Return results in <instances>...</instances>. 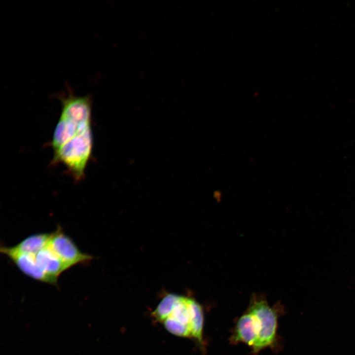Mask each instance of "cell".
Returning <instances> with one entry per match:
<instances>
[{"label":"cell","mask_w":355,"mask_h":355,"mask_svg":"<svg viewBox=\"0 0 355 355\" xmlns=\"http://www.w3.org/2000/svg\"><path fill=\"white\" fill-rule=\"evenodd\" d=\"M61 104L51 140L53 161L64 166L75 180L82 179L92 153V99L79 96L69 86L58 95Z\"/></svg>","instance_id":"1"},{"label":"cell","mask_w":355,"mask_h":355,"mask_svg":"<svg viewBox=\"0 0 355 355\" xmlns=\"http://www.w3.org/2000/svg\"><path fill=\"white\" fill-rule=\"evenodd\" d=\"M152 315L172 334L193 338L200 345H203V310L194 299L168 294L162 298Z\"/></svg>","instance_id":"2"},{"label":"cell","mask_w":355,"mask_h":355,"mask_svg":"<svg viewBox=\"0 0 355 355\" xmlns=\"http://www.w3.org/2000/svg\"><path fill=\"white\" fill-rule=\"evenodd\" d=\"M277 307H271L264 296L254 294L248 311L256 318L259 328L258 339L252 348L257 353L267 347H272L276 341L278 314Z\"/></svg>","instance_id":"3"},{"label":"cell","mask_w":355,"mask_h":355,"mask_svg":"<svg viewBox=\"0 0 355 355\" xmlns=\"http://www.w3.org/2000/svg\"><path fill=\"white\" fill-rule=\"evenodd\" d=\"M47 246L70 268L76 264H86L93 258L91 255L81 252L60 226L52 233Z\"/></svg>","instance_id":"4"},{"label":"cell","mask_w":355,"mask_h":355,"mask_svg":"<svg viewBox=\"0 0 355 355\" xmlns=\"http://www.w3.org/2000/svg\"><path fill=\"white\" fill-rule=\"evenodd\" d=\"M259 332L256 317L248 310L238 319L230 340L233 343H244L252 348L258 339Z\"/></svg>","instance_id":"5"},{"label":"cell","mask_w":355,"mask_h":355,"mask_svg":"<svg viewBox=\"0 0 355 355\" xmlns=\"http://www.w3.org/2000/svg\"><path fill=\"white\" fill-rule=\"evenodd\" d=\"M51 233H37L31 235L11 247H1L0 252L7 257L14 254H28L36 255L48 244Z\"/></svg>","instance_id":"6"},{"label":"cell","mask_w":355,"mask_h":355,"mask_svg":"<svg viewBox=\"0 0 355 355\" xmlns=\"http://www.w3.org/2000/svg\"><path fill=\"white\" fill-rule=\"evenodd\" d=\"M8 257L26 276L36 281L57 285L58 280L48 276L41 269L36 262V255L18 254L10 255Z\"/></svg>","instance_id":"7"},{"label":"cell","mask_w":355,"mask_h":355,"mask_svg":"<svg viewBox=\"0 0 355 355\" xmlns=\"http://www.w3.org/2000/svg\"><path fill=\"white\" fill-rule=\"evenodd\" d=\"M37 263L50 277L58 280V277L70 268L47 245L36 255Z\"/></svg>","instance_id":"8"}]
</instances>
